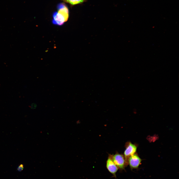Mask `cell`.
Returning <instances> with one entry per match:
<instances>
[{
	"label": "cell",
	"instance_id": "6da1fadb",
	"mask_svg": "<svg viewBox=\"0 0 179 179\" xmlns=\"http://www.w3.org/2000/svg\"><path fill=\"white\" fill-rule=\"evenodd\" d=\"M112 158L114 164L121 170H124L125 167L128 165L124 156L122 154L116 153L112 155Z\"/></svg>",
	"mask_w": 179,
	"mask_h": 179
},
{
	"label": "cell",
	"instance_id": "7a4b0ae2",
	"mask_svg": "<svg viewBox=\"0 0 179 179\" xmlns=\"http://www.w3.org/2000/svg\"><path fill=\"white\" fill-rule=\"evenodd\" d=\"M137 149V146L131 142H129L126 143V149L124 152V156L128 165V161L129 157L135 153Z\"/></svg>",
	"mask_w": 179,
	"mask_h": 179
},
{
	"label": "cell",
	"instance_id": "3957f363",
	"mask_svg": "<svg viewBox=\"0 0 179 179\" xmlns=\"http://www.w3.org/2000/svg\"><path fill=\"white\" fill-rule=\"evenodd\" d=\"M141 161L142 159L137 154L135 153L129 157L128 161V165L132 170L137 169L141 164Z\"/></svg>",
	"mask_w": 179,
	"mask_h": 179
},
{
	"label": "cell",
	"instance_id": "277c9868",
	"mask_svg": "<svg viewBox=\"0 0 179 179\" xmlns=\"http://www.w3.org/2000/svg\"><path fill=\"white\" fill-rule=\"evenodd\" d=\"M112 157V155L109 156L106 161V167L108 171L116 177V174L119 169L113 162Z\"/></svg>",
	"mask_w": 179,
	"mask_h": 179
},
{
	"label": "cell",
	"instance_id": "5b68a950",
	"mask_svg": "<svg viewBox=\"0 0 179 179\" xmlns=\"http://www.w3.org/2000/svg\"><path fill=\"white\" fill-rule=\"evenodd\" d=\"M63 16L60 12L57 11L53 14L52 22L53 24L61 26L66 22Z\"/></svg>",
	"mask_w": 179,
	"mask_h": 179
},
{
	"label": "cell",
	"instance_id": "8992f818",
	"mask_svg": "<svg viewBox=\"0 0 179 179\" xmlns=\"http://www.w3.org/2000/svg\"><path fill=\"white\" fill-rule=\"evenodd\" d=\"M63 2L70 4L71 6L81 4L86 2L87 0H61Z\"/></svg>",
	"mask_w": 179,
	"mask_h": 179
},
{
	"label": "cell",
	"instance_id": "52a82bcc",
	"mask_svg": "<svg viewBox=\"0 0 179 179\" xmlns=\"http://www.w3.org/2000/svg\"><path fill=\"white\" fill-rule=\"evenodd\" d=\"M24 169L23 165L22 164L20 165L17 168V170L19 171H22Z\"/></svg>",
	"mask_w": 179,
	"mask_h": 179
}]
</instances>
